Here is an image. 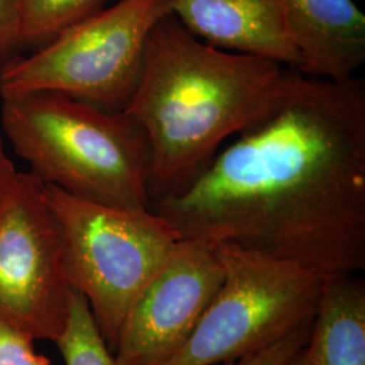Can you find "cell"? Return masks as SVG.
Returning a JSON list of instances; mask_svg holds the SVG:
<instances>
[{
    "label": "cell",
    "mask_w": 365,
    "mask_h": 365,
    "mask_svg": "<svg viewBox=\"0 0 365 365\" xmlns=\"http://www.w3.org/2000/svg\"><path fill=\"white\" fill-rule=\"evenodd\" d=\"M214 245V244H212ZM223 282L195 330L161 365H217L259 352L310 321L324 279L289 261L214 245Z\"/></svg>",
    "instance_id": "obj_6"
},
{
    "label": "cell",
    "mask_w": 365,
    "mask_h": 365,
    "mask_svg": "<svg viewBox=\"0 0 365 365\" xmlns=\"http://www.w3.org/2000/svg\"><path fill=\"white\" fill-rule=\"evenodd\" d=\"M108 0H19L22 43H46L102 10Z\"/></svg>",
    "instance_id": "obj_12"
},
{
    "label": "cell",
    "mask_w": 365,
    "mask_h": 365,
    "mask_svg": "<svg viewBox=\"0 0 365 365\" xmlns=\"http://www.w3.org/2000/svg\"><path fill=\"white\" fill-rule=\"evenodd\" d=\"M0 130L41 182L108 206L150 210L148 145L123 111L36 92L1 99Z\"/></svg>",
    "instance_id": "obj_3"
},
{
    "label": "cell",
    "mask_w": 365,
    "mask_h": 365,
    "mask_svg": "<svg viewBox=\"0 0 365 365\" xmlns=\"http://www.w3.org/2000/svg\"><path fill=\"white\" fill-rule=\"evenodd\" d=\"M284 24L309 78L346 81L365 63V15L353 0H284Z\"/></svg>",
    "instance_id": "obj_10"
},
{
    "label": "cell",
    "mask_w": 365,
    "mask_h": 365,
    "mask_svg": "<svg viewBox=\"0 0 365 365\" xmlns=\"http://www.w3.org/2000/svg\"><path fill=\"white\" fill-rule=\"evenodd\" d=\"M168 7L182 26L215 48L298 68L284 0H168Z\"/></svg>",
    "instance_id": "obj_9"
},
{
    "label": "cell",
    "mask_w": 365,
    "mask_h": 365,
    "mask_svg": "<svg viewBox=\"0 0 365 365\" xmlns=\"http://www.w3.org/2000/svg\"><path fill=\"white\" fill-rule=\"evenodd\" d=\"M22 43V15L19 0H0V60Z\"/></svg>",
    "instance_id": "obj_16"
},
{
    "label": "cell",
    "mask_w": 365,
    "mask_h": 365,
    "mask_svg": "<svg viewBox=\"0 0 365 365\" xmlns=\"http://www.w3.org/2000/svg\"><path fill=\"white\" fill-rule=\"evenodd\" d=\"M56 345L66 365H117L87 302L75 288L66 330Z\"/></svg>",
    "instance_id": "obj_13"
},
{
    "label": "cell",
    "mask_w": 365,
    "mask_h": 365,
    "mask_svg": "<svg viewBox=\"0 0 365 365\" xmlns=\"http://www.w3.org/2000/svg\"><path fill=\"white\" fill-rule=\"evenodd\" d=\"M73 288L43 182L18 172L0 207V315L30 339L57 342Z\"/></svg>",
    "instance_id": "obj_7"
},
{
    "label": "cell",
    "mask_w": 365,
    "mask_h": 365,
    "mask_svg": "<svg viewBox=\"0 0 365 365\" xmlns=\"http://www.w3.org/2000/svg\"><path fill=\"white\" fill-rule=\"evenodd\" d=\"M284 71L271 60L210 45L170 13L158 19L123 108L148 145L150 203L194 182L222 144L268 103Z\"/></svg>",
    "instance_id": "obj_2"
},
{
    "label": "cell",
    "mask_w": 365,
    "mask_h": 365,
    "mask_svg": "<svg viewBox=\"0 0 365 365\" xmlns=\"http://www.w3.org/2000/svg\"><path fill=\"white\" fill-rule=\"evenodd\" d=\"M43 192L61 235L68 280L114 352L126 315L180 237L152 209L114 207L45 182Z\"/></svg>",
    "instance_id": "obj_4"
},
{
    "label": "cell",
    "mask_w": 365,
    "mask_h": 365,
    "mask_svg": "<svg viewBox=\"0 0 365 365\" xmlns=\"http://www.w3.org/2000/svg\"><path fill=\"white\" fill-rule=\"evenodd\" d=\"M0 365H52L34 348V339L0 315Z\"/></svg>",
    "instance_id": "obj_15"
},
{
    "label": "cell",
    "mask_w": 365,
    "mask_h": 365,
    "mask_svg": "<svg viewBox=\"0 0 365 365\" xmlns=\"http://www.w3.org/2000/svg\"><path fill=\"white\" fill-rule=\"evenodd\" d=\"M178 195L150 209L180 238L232 245L321 279L365 268V86L286 68L260 113Z\"/></svg>",
    "instance_id": "obj_1"
},
{
    "label": "cell",
    "mask_w": 365,
    "mask_h": 365,
    "mask_svg": "<svg viewBox=\"0 0 365 365\" xmlns=\"http://www.w3.org/2000/svg\"><path fill=\"white\" fill-rule=\"evenodd\" d=\"M168 13V0H119L103 7L33 54L4 63L1 99L54 92L123 111L141 75L149 33Z\"/></svg>",
    "instance_id": "obj_5"
},
{
    "label": "cell",
    "mask_w": 365,
    "mask_h": 365,
    "mask_svg": "<svg viewBox=\"0 0 365 365\" xmlns=\"http://www.w3.org/2000/svg\"><path fill=\"white\" fill-rule=\"evenodd\" d=\"M312 325L313 318L259 352L252 353L235 361L217 365H288L309 339Z\"/></svg>",
    "instance_id": "obj_14"
},
{
    "label": "cell",
    "mask_w": 365,
    "mask_h": 365,
    "mask_svg": "<svg viewBox=\"0 0 365 365\" xmlns=\"http://www.w3.org/2000/svg\"><path fill=\"white\" fill-rule=\"evenodd\" d=\"M288 365H365V283L357 274L324 280L309 339Z\"/></svg>",
    "instance_id": "obj_11"
},
{
    "label": "cell",
    "mask_w": 365,
    "mask_h": 365,
    "mask_svg": "<svg viewBox=\"0 0 365 365\" xmlns=\"http://www.w3.org/2000/svg\"><path fill=\"white\" fill-rule=\"evenodd\" d=\"M19 170H15L13 160L6 148V140L3 137V133L0 130V207L7 195L10 187L13 185L14 180L16 178Z\"/></svg>",
    "instance_id": "obj_17"
},
{
    "label": "cell",
    "mask_w": 365,
    "mask_h": 365,
    "mask_svg": "<svg viewBox=\"0 0 365 365\" xmlns=\"http://www.w3.org/2000/svg\"><path fill=\"white\" fill-rule=\"evenodd\" d=\"M217 249L180 238L118 334L117 365H161L190 339L223 282Z\"/></svg>",
    "instance_id": "obj_8"
}]
</instances>
